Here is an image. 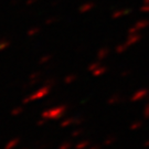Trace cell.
I'll return each mask as SVG.
<instances>
[{
    "instance_id": "obj_9",
    "label": "cell",
    "mask_w": 149,
    "mask_h": 149,
    "mask_svg": "<svg viewBox=\"0 0 149 149\" xmlns=\"http://www.w3.org/2000/svg\"><path fill=\"white\" fill-rule=\"evenodd\" d=\"M22 112H23V108L20 106H18V107H16V108H13V109L11 111L10 114L12 115V116H19V115H21L22 114Z\"/></svg>"
},
{
    "instance_id": "obj_16",
    "label": "cell",
    "mask_w": 149,
    "mask_h": 149,
    "mask_svg": "<svg viewBox=\"0 0 149 149\" xmlns=\"http://www.w3.org/2000/svg\"><path fill=\"white\" fill-rule=\"evenodd\" d=\"M88 149H101V147L96 145V146H90V148H88Z\"/></svg>"
},
{
    "instance_id": "obj_3",
    "label": "cell",
    "mask_w": 149,
    "mask_h": 149,
    "mask_svg": "<svg viewBox=\"0 0 149 149\" xmlns=\"http://www.w3.org/2000/svg\"><path fill=\"white\" fill-rule=\"evenodd\" d=\"M149 97V92L148 90H146V88H141V90H138L137 92H135L132 97H130V101L133 102V103H138V102H141L146 100V98H148Z\"/></svg>"
},
{
    "instance_id": "obj_14",
    "label": "cell",
    "mask_w": 149,
    "mask_h": 149,
    "mask_svg": "<svg viewBox=\"0 0 149 149\" xmlns=\"http://www.w3.org/2000/svg\"><path fill=\"white\" fill-rule=\"evenodd\" d=\"M49 120L47 119V118H44V117H42V119H40L39 122H37V125L38 126H42V125H44V124H47Z\"/></svg>"
},
{
    "instance_id": "obj_4",
    "label": "cell",
    "mask_w": 149,
    "mask_h": 149,
    "mask_svg": "<svg viewBox=\"0 0 149 149\" xmlns=\"http://www.w3.org/2000/svg\"><path fill=\"white\" fill-rule=\"evenodd\" d=\"M83 123V118H75V117H70L66 119H63L61 122V127L68 128L70 126H76V125H80Z\"/></svg>"
},
{
    "instance_id": "obj_1",
    "label": "cell",
    "mask_w": 149,
    "mask_h": 149,
    "mask_svg": "<svg viewBox=\"0 0 149 149\" xmlns=\"http://www.w3.org/2000/svg\"><path fill=\"white\" fill-rule=\"evenodd\" d=\"M66 109H68V107L65 105H58V106L50 108L48 111H44L41 116L47 118L48 120H58V119H61L65 115Z\"/></svg>"
},
{
    "instance_id": "obj_15",
    "label": "cell",
    "mask_w": 149,
    "mask_h": 149,
    "mask_svg": "<svg viewBox=\"0 0 149 149\" xmlns=\"http://www.w3.org/2000/svg\"><path fill=\"white\" fill-rule=\"evenodd\" d=\"M144 147L145 148H149V139H147L144 143Z\"/></svg>"
},
{
    "instance_id": "obj_2",
    "label": "cell",
    "mask_w": 149,
    "mask_h": 149,
    "mask_svg": "<svg viewBox=\"0 0 149 149\" xmlns=\"http://www.w3.org/2000/svg\"><path fill=\"white\" fill-rule=\"evenodd\" d=\"M50 86L49 87H42V88H40V90H38L37 92H34L32 95H29L28 97L26 98H23V101H22V104H30V103H33V102L38 101V100H41L43 97H45V96L48 95L49 93H50Z\"/></svg>"
},
{
    "instance_id": "obj_13",
    "label": "cell",
    "mask_w": 149,
    "mask_h": 149,
    "mask_svg": "<svg viewBox=\"0 0 149 149\" xmlns=\"http://www.w3.org/2000/svg\"><path fill=\"white\" fill-rule=\"evenodd\" d=\"M82 134H83V129H76V130H73V133H72V137L76 138V137H79V136L82 135Z\"/></svg>"
},
{
    "instance_id": "obj_7",
    "label": "cell",
    "mask_w": 149,
    "mask_h": 149,
    "mask_svg": "<svg viewBox=\"0 0 149 149\" xmlns=\"http://www.w3.org/2000/svg\"><path fill=\"white\" fill-rule=\"evenodd\" d=\"M143 125H144L143 120H136V122L132 123V125L129 126V128H130V130H133V132H136V130H139L140 128L143 127Z\"/></svg>"
},
{
    "instance_id": "obj_11",
    "label": "cell",
    "mask_w": 149,
    "mask_h": 149,
    "mask_svg": "<svg viewBox=\"0 0 149 149\" xmlns=\"http://www.w3.org/2000/svg\"><path fill=\"white\" fill-rule=\"evenodd\" d=\"M143 116H144L145 119H149V102L143 108Z\"/></svg>"
},
{
    "instance_id": "obj_8",
    "label": "cell",
    "mask_w": 149,
    "mask_h": 149,
    "mask_svg": "<svg viewBox=\"0 0 149 149\" xmlns=\"http://www.w3.org/2000/svg\"><path fill=\"white\" fill-rule=\"evenodd\" d=\"M120 102H122L120 95H113L111 98H108L107 103H108L109 105H115V104H119Z\"/></svg>"
},
{
    "instance_id": "obj_10",
    "label": "cell",
    "mask_w": 149,
    "mask_h": 149,
    "mask_svg": "<svg viewBox=\"0 0 149 149\" xmlns=\"http://www.w3.org/2000/svg\"><path fill=\"white\" fill-rule=\"evenodd\" d=\"M115 141H116V137H115V136H109V137H107V138L105 139L104 145H105V146H111V145H113Z\"/></svg>"
},
{
    "instance_id": "obj_6",
    "label": "cell",
    "mask_w": 149,
    "mask_h": 149,
    "mask_svg": "<svg viewBox=\"0 0 149 149\" xmlns=\"http://www.w3.org/2000/svg\"><path fill=\"white\" fill-rule=\"evenodd\" d=\"M19 144H20V139L19 138L11 139L10 141H8V143H7L5 149H15V148L18 147V145Z\"/></svg>"
},
{
    "instance_id": "obj_5",
    "label": "cell",
    "mask_w": 149,
    "mask_h": 149,
    "mask_svg": "<svg viewBox=\"0 0 149 149\" xmlns=\"http://www.w3.org/2000/svg\"><path fill=\"white\" fill-rule=\"evenodd\" d=\"M91 146V141L87 140V139H84L82 141H79L77 144L74 146L75 149H88Z\"/></svg>"
},
{
    "instance_id": "obj_12",
    "label": "cell",
    "mask_w": 149,
    "mask_h": 149,
    "mask_svg": "<svg viewBox=\"0 0 149 149\" xmlns=\"http://www.w3.org/2000/svg\"><path fill=\"white\" fill-rule=\"evenodd\" d=\"M72 148H73V145H72V143H70V141H65L62 145H60L59 147V149H72Z\"/></svg>"
}]
</instances>
